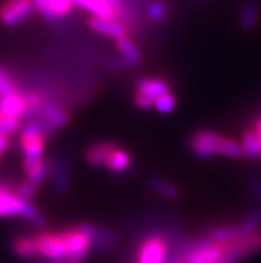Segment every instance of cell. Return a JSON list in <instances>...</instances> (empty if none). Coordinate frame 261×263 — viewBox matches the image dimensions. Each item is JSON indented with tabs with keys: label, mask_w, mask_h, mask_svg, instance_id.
Masks as SVG:
<instances>
[{
	"label": "cell",
	"mask_w": 261,
	"mask_h": 263,
	"mask_svg": "<svg viewBox=\"0 0 261 263\" xmlns=\"http://www.w3.org/2000/svg\"><path fill=\"white\" fill-rule=\"evenodd\" d=\"M0 218H22L36 229L46 226V218L31 200L20 198L16 191L3 183H0Z\"/></svg>",
	"instance_id": "1"
},
{
	"label": "cell",
	"mask_w": 261,
	"mask_h": 263,
	"mask_svg": "<svg viewBox=\"0 0 261 263\" xmlns=\"http://www.w3.org/2000/svg\"><path fill=\"white\" fill-rule=\"evenodd\" d=\"M224 246L204 238L183 245L173 263H218L224 257Z\"/></svg>",
	"instance_id": "2"
},
{
	"label": "cell",
	"mask_w": 261,
	"mask_h": 263,
	"mask_svg": "<svg viewBox=\"0 0 261 263\" xmlns=\"http://www.w3.org/2000/svg\"><path fill=\"white\" fill-rule=\"evenodd\" d=\"M35 10L31 0H6L0 6V22L6 27H16L32 16Z\"/></svg>",
	"instance_id": "3"
},
{
	"label": "cell",
	"mask_w": 261,
	"mask_h": 263,
	"mask_svg": "<svg viewBox=\"0 0 261 263\" xmlns=\"http://www.w3.org/2000/svg\"><path fill=\"white\" fill-rule=\"evenodd\" d=\"M37 255L51 260L68 259V249L59 233H40L35 235Z\"/></svg>",
	"instance_id": "4"
},
{
	"label": "cell",
	"mask_w": 261,
	"mask_h": 263,
	"mask_svg": "<svg viewBox=\"0 0 261 263\" xmlns=\"http://www.w3.org/2000/svg\"><path fill=\"white\" fill-rule=\"evenodd\" d=\"M222 135L215 130H198L189 139V150L198 159H211L217 155Z\"/></svg>",
	"instance_id": "5"
},
{
	"label": "cell",
	"mask_w": 261,
	"mask_h": 263,
	"mask_svg": "<svg viewBox=\"0 0 261 263\" xmlns=\"http://www.w3.org/2000/svg\"><path fill=\"white\" fill-rule=\"evenodd\" d=\"M59 234L68 249V259L72 262L80 263L92 249L89 239L77 229V226L72 227V229H66V230L60 231Z\"/></svg>",
	"instance_id": "6"
},
{
	"label": "cell",
	"mask_w": 261,
	"mask_h": 263,
	"mask_svg": "<svg viewBox=\"0 0 261 263\" xmlns=\"http://www.w3.org/2000/svg\"><path fill=\"white\" fill-rule=\"evenodd\" d=\"M167 242L162 235H151L143 240L137 254V263H164Z\"/></svg>",
	"instance_id": "7"
},
{
	"label": "cell",
	"mask_w": 261,
	"mask_h": 263,
	"mask_svg": "<svg viewBox=\"0 0 261 263\" xmlns=\"http://www.w3.org/2000/svg\"><path fill=\"white\" fill-rule=\"evenodd\" d=\"M77 229L88 238L92 249H97V250H108L109 247L115 243L116 235L112 231H109L108 229L95 226V224L91 223H82L77 226Z\"/></svg>",
	"instance_id": "8"
},
{
	"label": "cell",
	"mask_w": 261,
	"mask_h": 263,
	"mask_svg": "<svg viewBox=\"0 0 261 263\" xmlns=\"http://www.w3.org/2000/svg\"><path fill=\"white\" fill-rule=\"evenodd\" d=\"M89 28L96 33L111 39L119 40L128 36V28L117 19H103V17L92 16L88 22Z\"/></svg>",
	"instance_id": "9"
},
{
	"label": "cell",
	"mask_w": 261,
	"mask_h": 263,
	"mask_svg": "<svg viewBox=\"0 0 261 263\" xmlns=\"http://www.w3.org/2000/svg\"><path fill=\"white\" fill-rule=\"evenodd\" d=\"M27 104L26 99L23 97V92H16L6 95V97H0V112L3 114L4 117L16 118V119H24L26 115Z\"/></svg>",
	"instance_id": "10"
},
{
	"label": "cell",
	"mask_w": 261,
	"mask_h": 263,
	"mask_svg": "<svg viewBox=\"0 0 261 263\" xmlns=\"http://www.w3.org/2000/svg\"><path fill=\"white\" fill-rule=\"evenodd\" d=\"M37 118H42L46 122H48L53 128H63V127H66L67 124L70 123L68 112L64 110L63 107L53 103V102H48V100L39 110Z\"/></svg>",
	"instance_id": "11"
},
{
	"label": "cell",
	"mask_w": 261,
	"mask_h": 263,
	"mask_svg": "<svg viewBox=\"0 0 261 263\" xmlns=\"http://www.w3.org/2000/svg\"><path fill=\"white\" fill-rule=\"evenodd\" d=\"M117 144L113 142H99L91 146L86 153V160L92 167H106L111 154L115 151Z\"/></svg>",
	"instance_id": "12"
},
{
	"label": "cell",
	"mask_w": 261,
	"mask_h": 263,
	"mask_svg": "<svg viewBox=\"0 0 261 263\" xmlns=\"http://www.w3.org/2000/svg\"><path fill=\"white\" fill-rule=\"evenodd\" d=\"M136 92L156 100L164 93L169 92V84L167 80L157 78H140L136 82Z\"/></svg>",
	"instance_id": "13"
},
{
	"label": "cell",
	"mask_w": 261,
	"mask_h": 263,
	"mask_svg": "<svg viewBox=\"0 0 261 263\" xmlns=\"http://www.w3.org/2000/svg\"><path fill=\"white\" fill-rule=\"evenodd\" d=\"M52 184L53 189L57 193H66L70 189L71 183V171H70V164L67 162V159L60 158L53 162V168H52Z\"/></svg>",
	"instance_id": "14"
},
{
	"label": "cell",
	"mask_w": 261,
	"mask_h": 263,
	"mask_svg": "<svg viewBox=\"0 0 261 263\" xmlns=\"http://www.w3.org/2000/svg\"><path fill=\"white\" fill-rule=\"evenodd\" d=\"M208 238L215 243L225 246V245L231 243L233 240H237L243 237L238 224H222V226L213 227L209 231Z\"/></svg>",
	"instance_id": "15"
},
{
	"label": "cell",
	"mask_w": 261,
	"mask_h": 263,
	"mask_svg": "<svg viewBox=\"0 0 261 263\" xmlns=\"http://www.w3.org/2000/svg\"><path fill=\"white\" fill-rule=\"evenodd\" d=\"M116 48L122 53L123 59L131 66V68L142 63V51L139 50V47L136 46L135 42L132 39H129L128 36L116 40Z\"/></svg>",
	"instance_id": "16"
},
{
	"label": "cell",
	"mask_w": 261,
	"mask_h": 263,
	"mask_svg": "<svg viewBox=\"0 0 261 263\" xmlns=\"http://www.w3.org/2000/svg\"><path fill=\"white\" fill-rule=\"evenodd\" d=\"M260 19V4L256 0H248L240 11L238 22L245 31L253 30Z\"/></svg>",
	"instance_id": "17"
},
{
	"label": "cell",
	"mask_w": 261,
	"mask_h": 263,
	"mask_svg": "<svg viewBox=\"0 0 261 263\" xmlns=\"http://www.w3.org/2000/svg\"><path fill=\"white\" fill-rule=\"evenodd\" d=\"M149 189L155 194H157L159 197L164 198L168 200H176L180 198V190L173 183L168 182V180L163 179V178H151L148 180Z\"/></svg>",
	"instance_id": "18"
},
{
	"label": "cell",
	"mask_w": 261,
	"mask_h": 263,
	"mask_svg": "<svg viewBox=\"0 0 261 263\" xmlns=\"http://www.w3.org/2000/svg\"><path fill=\"white\" fill-rule=\"evenodd\" d=\"M12 250L17 257L23 258V259H32V258H35L37 255L35 235L17 237L16 239L13 240Z\"/></svg>",
	"instance_id": "19"
},
{
	"label": "cell",
	"mask_w": 261,
	"mask_h": 263,
	"mask_svg": "<svg viewBox=\"0 0 261 263\" xmlns=\"http://www.w3.org/2000/svg\"><path fill=\"white\" fill-rule=\"evenodd\" d=\"M131 163H132V159H131V155L128 154V151H126L124 148H120L117 146L115 148V151L111 154V157H109L106 167L109 171H112V173L122 174L129 170Z\"/></svg>",
	"instance_id": "20"
},
{
	"label": "cell",
	"mask_w": 261,
	"mask_h": 263,
	"mask_svg": "<svg viewBox=\"0 0 261 263\" xmlns=\"http://www.w3.org/2000/svg\"><path fill=\"white\" fill-rule=\"evenodd\" d=\"M76 6L83 10L89 11L95 17H103V19H116L115 13L109 8L108 4L104 0H77Z\"/></svg>",
	"instance_id": "21"
},
{
	"label": "cell",
	"mask_w": 261,
	"mask_h": 263,
	"mask_svg": "<svg viewBox=\"0 0 261 263\" xmlns=\"http://www.w3.org/2000/svg\"><path fill=\"white\" fill-rule=\"evenodd\" d=\"M240 144H242L243 148V157L248 158L249 160H256L261 157L260 142H258L257 134L255 131H245L243 134V139Z\"/></svg>",
	"instance_id": "22"
},
{
	"label": "cell",
	"mask_w": 261,
	"mask_h": 263,
	"mask_svg": "<svg viewBox=\"0 0 261 263\" xmlns=\"http://www.w3.org/2000/svg\"><path fill=\"white\" fill-rule=\"evenodd\" d=\"M238 227H240L243 238L261 231V209H253L249 211L248 215L243 219Z\"/></svg>",
	"instance_id": "23"
},
{
	"label": "cell",
	"mask_w": 261,
	"mask_h": 263,
	"mask_svg": "<svg viewBox=\"0 0 261 263\" xmlns=\"http://www.w3.org/2000/svg\"><path fill=\"white\" fill-rule=\"evenodd\" d=\"M217 155L225 158H232V159L243 158L242 144L235 142V140L229 139V138L222 137L217 147Z\"/></svg>",
	"instance_id": "24"
},
{
	"label": "cell",
	"mask_w": 261,
	"mask_h": 263,
	"mask_svg": "<svg viewBox=\"0 0 261 263\" xmlns=\"http://www.w3.org/2000/svg\"><path fill=\"white\" fill-rule=\"evenodd\" d=\"M53 168V162L52 160H46L44 159L40 166L37 167L36 170H33L30 175H27V180L32 182L35 186L40 187L47 180V178L51 177Z\"/></svg>",
	"instance_id": "25"
},
{
	"label": "cell",
	"mask_w": 261,
	"mask_h": 263,
	"mask_svg": "<svg viewBox=\"0 0 261 263\" xmlns=\"http://www.w3.org/2000/svg\"><path fill=\"white\" fill-rule=\"evenodd\" d=\"M16 84L13 82L11 73L6 67L0 66V97H6L10 93L16 92Z\"/></svg>",
	"instance_id": "26"
},
{
	"label": "cell",
	"mask_w": 261,
	"mask_h": 263,
	"mask_svg": "<svg viewBox=\"0 0 261 263\" xmlns=\"http://www.w3.org/2000/svg\"><path fill=\"white\" fill-rule=\"evenodd\" d=\"M167 15H168V8L162 2H152L147 7V16L149 17V20L155 22V23L163 22L167 17Z\"/></svg>",
	"instance_id": "27"
},
{
	"label": "cell",
	"mask_w": 261,
	"mask_h": 263,
	"mask_svg": "<svg viewBox=\"0 0 261 263\" xmlns=\"http://www.w3.org/2000/svg\"><path fill=\"white\" fill-rule=\"evenodd\" d=\"M176 99L171 92H167L155 100V108L162 114H169L175 110Z\"/></svg>",
	"instance_id": "28"
},
{
	"label": "cell",
	"mask_w": 261,
	"mask_h": 263,
	"mask_svg": "<svg viewBox=\"0 0 261 263\" xmlns=\"http://www.w3.org/2000/svg\"><path fill=\"white\" fill-rule=\"evenodd\" d=\"M31 2L33 3L35 8H36L48 22H57V20L60 19L56 13H55V11L52 10L50 0H31Z\"/></svg>",
	"instance_id": "29"
},
{
	"label": "cell",
	"mask_w": 261,
	"mask_h": 263,
	"mask_svg": "<svg viewBox=\"0 0 261 263\" xmlns=\"http://www.w3.org/2000/svg\"><path fill=\"white\" fill-rule=\"evenodd\" d=\"M37 189H39V187L35 186L32 182L26 180V182H23V183H20L19 186L15 189V191H16V194L20 198H23V199L26 200H31L33 197H35V194L37 193Z\"/></svg>",
	"instance_id": "30"
},
{
	"label": "cell",
	"mask_w": 261,
	"mask_h": 263,
	"mask_svg": "<svg viewBox=\"0 0 261 263\" xmlns=\"http://www.w3.org/2000/svg\"><path fill=\"white\" fill-rule=\"evenodd\" d=\"M51 7L59 17H63L71 12L73 4L70 0H50Z\"/></svg>",
	"instance_id": "31"
},
{
	"label": "cell",
	"mask_w": 261,
	"mask_h": 263,
	"mask_svg": "<svg viewBox=\"0 0 261 263\" xmlns=\"http://www.w3.org/2000/svg\"><path fill=\"white\" fill-rule=\"evenodd\" d=\"M133 102H135L136 106L139 107V108H142V110H149V108H152V107L155 106V100L139 92L135 93Z\"/></svg>",
	"instance_id": "32"
},
{
	"label": "cell",
	"mask_w": 261,
	"mask_h": 263,
	"mask_svg": "<svg viewBox=\"0 0 261 263\" xmlns=\"http://www.w3.org/2000/svg\"><path fill=\"white\" fill-rule=\"evenodd\" d=\"M109 68L112 71H124L129 70L131 66L122 57H116L109 60Z\"/></svg>",
	"instance_id": "33"
},
{
	"label": "cell",
	"mask_w": 261,
	"mask_h": 263,
	"mask_svg": "<svg viewBox=\"0 0 261 263\" xmlns=\"http://www.w3.org/2000/svg\"><path fill=\"white\" fill-rule=\"evenodd\" d=\"M11 147V138L6 135H0V159L3 157L7 151L10 150Z\"/></svg>",
	"instance_id": "34"
},
{
	"label": "cell",
	"mask_w": 261,
	"mask_h": 263,
	"mask_svg": "<svg viewBox=\"0 0 261 263\" xmlns=\"http://www.w3.org/2000/svg\"><path fill=\"white\" fill-rule=\"evenodd\" d=\"M251 190H252V193L255 194L256 198L261 199V180L256 179L255 182H252Z\"/></svg>",
	"instance_id": "35"
},
{
	"label": "cell",
	"mask_w": 261,
	"mask_h": 263,
	"mask_svg": "<svg viewBox=\"0 0 261 263\" xmlns=\"http://www.w3.org/2000/svg\"><path fill=\"white\" fill-rule=\"evenodd\" d=\"M256 128H255V133L257 134V138H258V142H260V148H261V118L256 122Z\"/></svg>",
	"instance_id": "36"
},
{
	"label": "cell",
	"mask_w": 261,
	"mask_h": 263,
	"mask_svg": "<svg viewBox=\"0 0 261 263\" xmlns=\"http://www.w3.org/2000/svg\"><path fill=\"white\" fill-rule=\"evenodd\" d=\"M51 263H76V262H72V260L67 259V260H52Z\"/></svg>",
	"instance_id": "37"
}]
</instances>
